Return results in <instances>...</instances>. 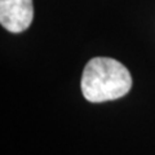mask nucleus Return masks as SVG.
Segmentation results:
<instances>
[{"instance_id": "1", "label": "nucleus", "mask_w": 155, "mask_h": 155, "mask_svg": "<svg viewBox=\"0 0 155 155\" xmlns=\"http://www.w3.org/2000/svg\"><path fill=\"white\" fill-rule=\"evenodd\" d=\"M84 98L100 104L122 98L132 88L128 69L110 57H94L87 62L80 80Z\"/></svg>"}, {"instance_id": "2", "label": "nucleus", "mask_w": 155, "mask_h": 155, "mask_svg": "<svg viewBox=\"0 0 155 155\" xmlns=\"http://www.w3.org/2000/svg\"><path fill=\"white\" fill-rule=\"evenodd\" d=\"M32 18V0H0V23L7 31L19 34L27 30Z\"/></svg>"}]
</instances>
